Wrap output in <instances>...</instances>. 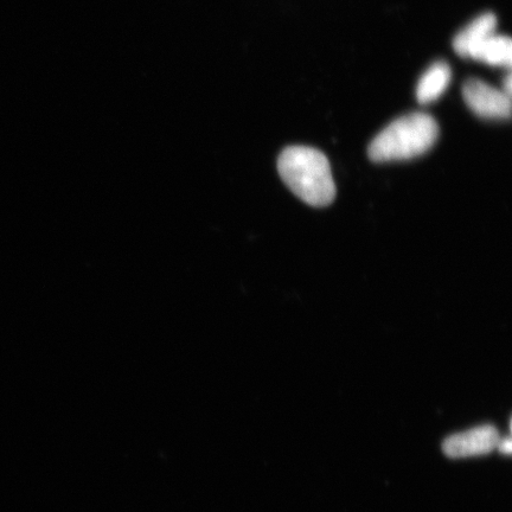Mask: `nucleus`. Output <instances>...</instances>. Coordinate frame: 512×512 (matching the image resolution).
<instances>
[{
	"mask_svg": "<svg viewBox=\"0 0 512 512\" xmlns=\"http://www.w3.org/2000/svg\"><path fill=\"white\" fill-rule=\"evenodd\" d=\"M497 450L499 452H501L503 454H507V456H509V454L512 451L511 438L510 437L504 438V439L501 438V440H499Z\"/></svg>",
	"mask_w": 512,
	"mask_h": 512,
	"instance_id": "obj_8",
	"label": "nucleus"
},
{
	"mask_svg": "<svg viewBox=\"0 0 512 512\" xmlns=\"http://www.w3.org/2000/svg\"><path fill=\"white\" fill-rule=\"evenodd\" d=\"M499 440L501 435L496 427L483 425L447 438L443 444V451L450 458L484 456L497 450Z\"/></svg>",
	"mask_w": 512,
	"mask_h": 512,
	"instance_id": "obj_4",
	"label": "nucleus"
},
{
	"mask_svg": "<svg viewBox=\"0 0 512 512\" xmlns=\"http://www.w3.org/2000/svg\"><path fill=\"white\" fill-rule=\"evenodd\" d=\"M511 86H512V78H511V74H508L507 78H505V80H504L503 92L509 96H511Z\"/></svg>",
	"mask_w": 512,
	"mask_h": 512,
	"instance_id": "obj_9",
	"label": "nucleus"
},
{
	"mask_svg": "<svg viewBox=\"0 0 512 512\" xmlns=\"http://www.w3.org/2000/svg\"><path fill=\"white\" fill-rule=\"evenodd\" d=\"M281 178L294 195L312 207L334 202L336 187L328 158L307 146L287 147L278 159Z\"/></svg>",
	"mask_w": 512,
	"mask_h": 512,
	"instance_id": "obj_1",
	"label": "nucleus"
},
{
	"mask_svg": "<svg viewBox=\"0 0 512 512\" xmlns=\"http://www.w3.org/2000/svg\"><path fill=\"white\" fill-rule=\"evenodd\" d=\"M463 96L470 110L484 119H509L510 96L478 79L465 82Z\"/></svg>",
	"mask_w": 512,
	"mask_h": 512,
	"instance_id": "obj_3",
	"label": "nucleus"
},
{
	"mask_svg": "<svg viewBox=\"0 0 512 512\" xmlns=\"http://www.w3.org/2000/svg\"><path fill=\"white\" fill-rule=\"evenodd\" d=\"M470 59L484 62L489 66L510 68L512 62L511 38L497 34L491 35L473 50Z\"/></svg>",
	"mask_w": 512,
	"mask_h": 512,
	"instance_id": "obj_7",
	"label": "nucleus"
},
{
	"mask_svg": "<svg viewBox=\"0 0 512 512\" xmlns=\"http://www.w3.org/2000/svg\"><path fill=\"white\" fill-rule=\"evenodd\" d=\"M452 72L446 62L439 61L426 70L416 87V99L422 105L431 104L443 95L450 85Z\"/></svg>",
	"mask_w": 512,
	"mask_h": 512,
	"instance_id": "obj_6",
	"label": "nucleus"
},
{
	"mask_svg": "<svg viewBox=\"0 0 512 512\" xmlns=\"http://www.w3.org/2000/svg\"><path fill=\"white\" fill-rule=\"evenodd\" d=\"M496 28L497 18L494 14L488 12V14L480 15L454 37V51L467 59L486 38L496 34Z\"/></svg>",
	"mask_w": 512,
	"mask_h": 512,
	"instance_id": "obj_5",
	"label": "nucleus"
},
{
	"mask_svg": "<svg viewBox=\"0 0 512 512\" xmlns=\"http://www.w3.org/2000/svg\"><path fill=\"white\" fill-rule=\"evenodd\" d=\"M439 137V126L431 115H403L381 131L369 146V157L376 163L400 162L424 155Z\"/></svg>",
	"mask_w": 512,
	"mask_h": 512,
	"instance_id": "obj_2",
	"label": "nucleus"
}]
</instances>
